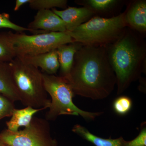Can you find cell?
I'll return each mask as SVG.
<instances>
[{"mask_svg":"<svg viewBox=\"0 0 146 146\" xmlns=\"http://www.w3.org/2000/svg\"><path fill=\"white\" fill-rule=\"evenodd\" d=\"M122 146H146V123L142 124L141 131L137 137L131 141L124 140Z\"/></svg>","mask_w":146,"mask_h":146,"instance_id":"21","label":"cell"},{"mask_svg":"<svg viewBox=\"0 0 146 146\" xmlns=\"http://www.w3.org/2000/svg\"><path fill=\"white\" fill-rule=\"evenodd\" d=\"M127 27L123 12L110 18L94 16L72 31L66 32L74 42L106 47L117 41Z\"/></svg>","mask_w":146,"mask_h":146,"instance_id":"4","label":"cell"},{"mask_svg":"<svg viewBox=\"0 0 146 146\" xmlns=\"http://www.w3.org/2000/svg\"><path fill=\"white\" fill-rule=\"evenodd\" d=\"M31 0H16L15 7H14V11H17L20 9L22 6L26 3H29Z\"/></svg>","mask_w":146,"mask_h":146,"instance_id":"23","label":"cell"},{"mask_svg":"<svg viewBox=\"0 0 146 146\" xmlns=\"http://www.w3.org/2000/svg\"><path fill=\"white\" fill-rule=\"evenodd\" d=\"M44 109H36L30 106H26L22 109H16L13 110L10 120L7 121V129L13 132L19 130L20 127H27L31 123L34 115L37 112Z\"/></svg>","mask_w":146,"mask_h":146,"instance_id":"14","label":"cell"},{"mask_svg":"<svg viewBox=\"0 0 146 146\" xmlns=\"http://www.w3.org/2000/svg\"><path fill=\"white\" fill-rule=\"evenodd\" d=\"M66 79L74 95L93 100L109 96L117 84V78L106 47L82 45L75 55Z\"/></svg>","mask_w":146,"mask_h":146,"instance_id":"1","label":"cell"},{"mask_svg":"<svg viewBox=\"0 0 146 146\" xmlns=\"http://www.w3.org/2000/svg\"><path fill=\"white\" fill-rule=\"evenodd\" d=\"M65 23L67 31H70L95 16L93 12L85 7H68L63 10L51 9Z\"/></svg>","mask_w":146,"mask_h":146,"instance_id":"11","label":"cell"},{"mask_svg":"<svg viewBox=\"0 0 146 146\" xmlns=\"http://www.w3.org/2000/svg\"><path fill=\"white\" fill-rule=\"evenodd\" d=\"M8 29L18 33L29 31L32 33L31 30L27 28L18 25L11 21L9 15L7 13H0V29Z\"/></svg>","mask_w":146,"mask_h":146,"instance_id":"19","label":"cell"},{"mask_svg":"<svg viewBox=\"0 0 146 146\" xmlns=\"http://www.w3.org/2000/svg\"><path fill=\"white\" fill-rule=\"evenodd\" d=\"M82 46L74 42L61 45L56 49L59 63L60 76L66 79L69 75L76 52Z\"/></svg>","mask_w":146,"mask_h":146,"instance_id":"13","label":"cell"},{"mask_svg":"<svg viewBox=\"0 0 146 146\" xmlns=\"http://www.w3.org/2000/svg\"><path fill=\"white\" fill-rule=\"evenodd\" d=\"M0 94L14 102L20 101L9 63H0Z\"/></svg>","mask_w":146,"mask_h":146,"instance_id":"15","label":"cell"},{"mask_svg":"<svg viewBox=\"0 0 146 146\" xmlns=\"http://www.w3.org/2000/svg\"><path fill=\"white\" fill-rule=\"evenodd\" d=\"M0 139L9 146H57L52 138L48 121L34 117L23 130L13 132L7 129L0 133Z\"/></svg>","mask_w":146,"mask_h":146,"instance_id":"7","label":"cell"},{"mask_svg":"<svg viewBox=\"0 0 146 146\" xmlns=\"http://www.w3.org/2000/svg\"><path fill=\"white\" fill-rule=\"evenodd\" d=\"M117 78V94L125 91L146 73V42L138 33L127 27L122 35L106 47Z\"/></svg>","mask_w":146,"mask_h":146,"instance_id":"2","label":"cell"},{"mask_svg":"<svg viewBox=\"0 0 146 146\" xmlns=\"http://www.w3.org/2000/svg\"><path fill=\"white\" fill-rule=\"evenodd\" d=\"M68 3L67 0H31L29 4L31 8L39 11L50 10L56 7L65 9L67 8Z\"/></svg>","mask_w":146,"mask_h":146,"instance_id":"17","label":"cell"},{"mask_svg":"<svg viewBox=\"0 0 146 146\" xmlns=\"http://www.w3.org/2000/svg\"><path fill=\"white\" fill-rule=\"evenodd\" d=\"M9 63L20 101L26 106L48 109L51 101L44 87L43 73L17 56Z\"/></svg>","mask_w":146,"mask_h":146,"instance_id":"3","label":"cell"},{"mask_svg":"<svg viewBox=\"0 0 146 146\" xmlns=\"http://www.w3.org/2000/svg\"><path fill=\"white\" fill-rule=\"evenodd\" d=\"M14 103L0 94V120L4 118L11 117L15 108Z\"/></svg>","mask_w":146,"mask_h":146,"instance_id":"20","label":"cell"},{"mask_svg":"<svg viewBox=\"0 0 146 146\" xmlns=\"http://www.w3.org/2000/svg\"><path fill=\"white\" fill-rule=\"evenodd\" d=\"M123 12L127 27L145 38L146 35V1H127Z\"/></svg>","mask_w":146,"mask_h":146,"instance_id":"9","label":"cell"},{"mask_svg":"<svg viewBox=\"0 0 146 146\" xmlns=\"http://www.w3.org/2000/svg\"><path fill=\"white\" fill-rule=\"evenodd\" d=\"M132 106V100L127 96L118 97L113 102V108L114 111L121 116L127 114L130 111Z\"/></svg>","mask_w":146,"mask_h":146,"instance_id":"18","label":"cell"},{"mask_svg":"<svg viewBox=\"0 0 146 146\" xmlns=\"http://www.w3.org/2000/svg\"><path fill=\"white\" fill-rule=\"evenodd\" d=\"M127 2L125 0H76L74 2L89 9L95 16L110 18L120 15Z\"/></svg>","mask_w":146,"mask_h":146,"instance_id":"10","label":"cell"},{"mask_svg":"<svg viewBox=\"0 0 146 146\" xmlns=\"http://www.w3.org/2000/svg\"><path fill=\"white\" fill-rule=\"evenodd\" d=\"M27 28L33 34L67 31L63 20L52 10L46 9L38 11Z\"/></svg>","mask_w":146,"mask_h":146,"instance_id":"8","label":"cell"},{"mask_svg":"<svg viewBox=\"0 0 146 146\" xmlns=\"http://www.w3.org/2000/svg\"><path fill=\"white\" fill-rule=\"evenodd\" d=\"M16 57L5 42L0 39V63H9Z\"/></svg>","mask_w":146,"mask_h":146,"instance_id":"22","label":"cell"},{"mask_svg":"<svg viewBox=\"0 0 146 146\" xmlns=\"http://www.w3.org/2000/svg\"><path fill=\"white\" fill-rule=\"evenodd\" d=\"M72 130L95 146H122L124 140L122 137L116 139L101 138L91 133L86 128L80 125H76L73 127Z\"/></svg>","mask_w":146,"mask_h":146,"instance_id":"16","label":"cell"},{"mask_svg":"<svg viewBox=\"0 0 146 146\" xmlns=\"http://www.w3.org/2000/svg\"><path fill=\"white\" fill-rule=\"evenodd\" d=\"M45 90L50 96V103L45 115L47 121H54L62 115L80 116L86 120H94L103 112H90L82 110L73 101L74 92L66 79L60 76L43 73Z\"/></svg>","mask_w":146,"mask_h":146,"instance_id":"5","label":"cell"},{"mask_svg":"<svg viewBox=\"0 0 146 146\" xmlns=\"http://www.w3.org/2000/svg\"><path fill=\"white\" fill-rule=\"evenodd\" d=\"M0 39L16 57L48 52L56 49L61 45L74 42L66 31L32 35L11 31L3 32L0 33Z\"/></svg>","mask_w":146,"mask_h":146,"instance_id":"6","label":"cell"},{"mask_svg":"<svg viewBox=\"0 0 146 146\" xmlns=\"http://www.w3.org/2000/svg\"><path fill=\"white\" fill-rule=\"evenodd\" d=\"M0 146H9L7 144H5V143L3 142L0 139Z\"/></svg>","mask_w":146,"mask_h":146,"instance_id":"24","label":"cell"},{"mask_svg":"<svg viewBox=\"0 0 146 146\" xmlns=\"http://www.w3.org/2000/svg\"><path fill=\"white\" fill-rule=\"evenodd\" d=\"M18 57L26 63L36 68H41L44 73L47 74H55L59 69L56 49L35 55L25 56Z\"/></svg>","mask_w":146,"mask_h":146,"instance_id":"12","label":"cell"}]
</instances>
